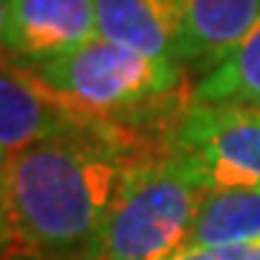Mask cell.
<instances>
[{
	"instance_id": "obj_1",
	"label": "cell",
	"mask_w": 260,
	"mask_h": 260,
	"mask_svg": "<svg viewBox=\"0 0 260 260\" xmlns=\"http://www.w3.org/2000/svg\"><path fill=\"white\" fill-rule=\"evenodd\" d=\"M162 142L104 124L0 159L3 260H52L84 251L104 225L136 162Z\"/></svg>"
},
{
	"instance_id": "obj_2",
	"label": "cell",
	"mask_w": 260,
	"mask_h": 260,
	"mask_svg": "<svg viewBox=\"0 0 260 260\" xmlns=\"http://www.w3.org/2000/svg\"><path fill=\"white\" fill-rule=\"evenodd\" d=\"M35 70L87 110L159 142L191 99L188 67L150 58L107 38H93L73 52L35 64Z\"/></svg>"
},
{
	"instance_id": "obj_3",
	"label": "cell",
	"mask_w": 260,
	"mask_h": 260,
	"mask_svg": "<svg viewBox=\"0 0 260 260\" xmlns=\"http://www.w3.org/2000/svg\"><path fill=\"white\" fill-rule=\"evenodd\" d=\"M205 191L179 159L150 153L133 165L87 251L99 260H165L188 240Z\"/></svg>"
},
{
	"instance_id": "obj_4",
	"label": "cell",
	"mask_w": 260,
	"mask_h": 260,
	"mask_svg": "<svg viewBox=\"0 0 260 260\" xmlns=\"http://www.w3.org/2000/svg\"><path fill=\"white\" fill-rule=\"evenodd\" d=\"M162 150L214 188L260 185V107L188 99L162 136Z\"/></svg>"
},
{
	"instance_id": "obj_5",
	"label": "cell",
	"mask_w": 260,
	"mask_h": 260,
	"mask_svg": "<svg viewBox=\"0 0 260 260\" xmlns=\"http://www.w3.org/2000/svg\"><path fill=\"white\" fill-rule=\"evenodd\" d=\"M116 121L87 110L73 95L49 84L35 67L3 55L0 75V159L44 142L99 130Z\"/></svg>"
},
{
	"instance_id": "obj_6",
	"label": "cell",
	"mask_w": 260,
	"mask_h": 260,
	"mask_svg": "<svg viewBox=\"0 0 260 260\" xmlns=\"http://www.w3.org/2000/svg\"><path fill=\"white\" fill-rule=\"evenodd\" d=\"M0 35L3 55L44 64L99 38L95 0H0Z\"/></svg>"
},
{
	"instance_id": "obj_7",
	"label": "cell",
	"mask_w": 260,
	"mask_h": 260,
	"mask_svg": "<svg viewBox=\"0 0 260 260\" xmlns=\"http://www.w3.org/2000/svg\"><path fill=\"white\" fill-rule=\"evenodd\" d=\"M95 23L99 38L185 67L174 0H95Z\"/></svg>"
},
{
	"instance_id": "obj_8",
	"label": "cell",
	"mask_w": 260,
	"mask_h": 260,
	"mask_svg": "<svg viewBox=\"0 0 260 260\" xmlns=\"http://www.w3.org/2000/svg\"><path fill=\"white\" fill-rule=\"evenodd\" d=\"M182 26V52L185 67L200 70L246 38L260 18V0H174Z\"/></svg>"
},
{
	"instance_id": "obj_9",
	"label": "cell",
	"mask_w": 260,
	"mask_h": 260,
	"mask_svg": "<svg viewBox=\"0 0 260 260\" xmlns=\"http://www.w3.org/2000/svg\"><path fill=\"white\" fill-rule=\"evenodd\" d=\"M260 243V185L205 191L191 234L182 246H249Z\"/></svg>"
},
{
	"instance_id": "obj_10",
	"label": "cell",
	"mask_w": 260,
	"mask_h": 260,
	"mask_svg": "<svg viewBox=\"0 0 260 260\" xmlns=\"http://www.w3.org/2000/svg\"><path fill=\"white\" fill-rule=\"evenodd\" d=\"M191 99L203 104H257L260 107V18L220 61L191 81Z\"/></svg>"
},
{
	"instance_id": "obj_11",
	"label": "cell",
	"mask_w": 260,
	"mask_h": 260,
	"mask_svg": "<svg viewBox=\"0 0 260 260\" xmlns=\"http://www.w3.org/2000/svg\"><path fill=\"white\" fill-rule=\"evenodd\" d=\"M165 260H260V243H249V246H179Z\"/></svg>"
},
{
	"instance_id": "obj_12",
	"label": "cell",
	"mask_w": 260,
	"mask_h": 260,
	"mask_svg": "<svg viewBox=\"0 0 260 260\" xmlns=\"http://www.w3.org/2000/svg\"><path fill=\"white\" fill-rule=\"evenodd\" d=\"M52 260H99L93 251H73V254H61V257H52Z\"/></svg>"
}]
</instances>
